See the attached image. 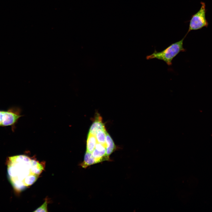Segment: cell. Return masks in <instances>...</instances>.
<instances>
[{
  "instance_id": "6da1fadb",
  "label": "cell",
  "mask_w": 212,
  "mask_h": 212,
  "mask_svg": "<svg viewBox=\"0 0 212 212\" xmlns=\"http://www.w3.org/2000/svg\"><path fill=\"white\" fill-rule=\"evenodd\" d=\"M43 170L42 164L24 155L9 157L7 161L8 177L16 191H21L34 183Z\"/></svg>"
},
{
  "instance_id": "7a4b0ae2",
  "label": "cell",
  "mask_w": 212,
  "mask_h": 212,
  "mask_svg": "<svg viewBox=\"0 0 212 212\" xmlns=\"http://www.w3.org/2000/svg\"><path fill=\"white\" fill-rule=\"evenodd\" d=\"M186 37L185 36L180 41L171 44L161 51L155 50L152 54L146 57V59H156L163 61L169 66L171 65L173 59L180 52L186 51L183 47V41Z\"/></svg>"
},
{
  "instance_id": "3957f363",
  "label": "cell",
  "mask_w": 212,
  "mask_h": 212,
  "mask_svg": "<svg viewBox=\"0 0 212 212\" xmlns=\"http://www.w3.org/2000/svg\"><path fill=\"white\" fill-rule=\"evenodd\" d=\"M201 6L199 10L191 17L188 30L185 36L191 31L197 30L206 27H207L208 23L206 17V9L205 3L201 2Z\"/></svg>"
},
{
  "instance_id": "277c9868",
  "label": "cell",
  "mask_w": 212,
  "mask_h": 212,
  "mask_svg": "<svg viewBox=\"0 0 212 212\" xmlns=\"http://www.w3.org/2000/svg\"><path fill=\"white\" fill-rule=\"evenodd\" d=\"M21 116V110L13 107L6 110H0V126H12Z\"/></svg>"
},
{
  "instance_id": "5b68a950",
  "label": "cell",
  "mask_w": 212,
  "mask_h": 212,
  "mask_svg": "<svg viewBox=\"0 0 212 212\" xmlns=\"http://www.w3.org/2000/svg\"><path fill=\"white\" fill-rule=\"evenodd\" d=\"M105 129L104 124L102 122L101 117L99 116L96 118L90 129L89 133L95 135L99 130Z\"/></svg>"
},
{
  "instance_id": "8992f818",
  "label": "cell",
  "mask_w": 212,
  "mask_h": 212,
  "mask_svg": "<svg viewBox=\"0 0 212 212\" xmlns=\"http://www.w3.org/2000/svg\"><path fill=\"white\" fill-rule=\"evenodd\" d=\"M97 143L95 135L89 133L87 142V152L92 153Z\"/></svg>"
},
{
  "instance_id": "52a82bcc",
  "label": "cell",
  "mask_w": 212,
  "mask_h": 212,
  "mask_svg": "<svg viewBox=\"0 0 212 212\" xmlns=\"http://www.w3.org/2000/svg\"><path fill=\"white\" fill-rule=\"evenodd\" d=\"M95 163V161L92 153L86 151L85 155L84 161L80 165L82 167L86 168L90 165Z\"/></svg>"
},
{
  "instance_id": "ba28073f",
  "label": "cell",
  "mask_w": 212,
  "mask_h": 212,
  "mask_svg": "<svg viewBox=\"0 0 212 212\" xmlns=\"http://www.w3.org/2000/svg\"><path fill=\"white\" fill-rule=\"evenodd\" d=\"M106 143V155L108 156L113 152L115 148L114 143L109 135L107 133Z\"/></svg>"
},
{
  "instance_id": "9c48e42d",
  "label": "cell",
  "mask_w": 212,
  "mask_h": 212,
  "mask_svg": "<svg viewBox=\"0 0 212 212\" xmlns=\"http://www.w3.org/2000/svg\"><path fill=\"white\" fill-rule=\"evenodd\" d=\"M107 132L105 129L98 131L95 135L97 143L103 144L106 147V138Z\"/></svg>"
},
{
  "instance_id": "30bf717a",
  "label": "cell",
  "mask_w": 212,
  "mask_h": 212,
  "mask_svg": "<svg viewBox=\"0 0 212 212\" xmlns=\"http://www.w3.org/2000/svg\"><path fill=\"white\" fill-rule=\"evenodd\" d=\"M47 201L46 200L43 204L34 212H47Z\"/></svg>"
}]
</instances>
